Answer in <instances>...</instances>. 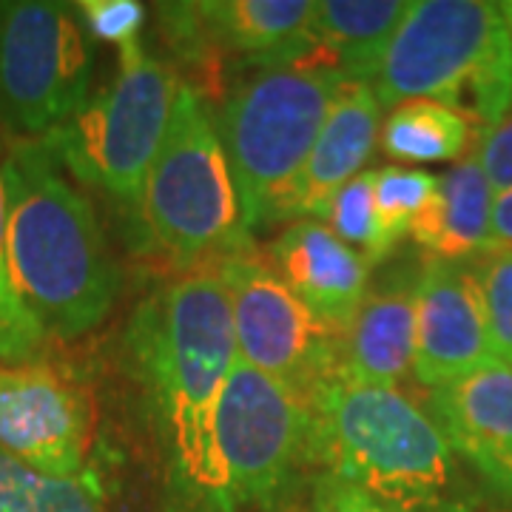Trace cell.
<instances>
[{
    "label": "cell",
    "mask_w": 512,
    "mask_h": 512,
    "mask_svg": "<svg viewBox=\"0 0 512 512\" xmlns=\"http://www.w3.org/2000/svg\"><path fill=\"white\" fill-rule=\"evenodd\" d=\"M74 12L89 37L114 43L117 52L143 40L146 6L134 0H80Z\"/></svg>",
    "instance_id": "cell-26"
},
{
    "label": "cell",
    "mask_w": 512,
    "mask_h": 512,
    "mask_svg": "<svg viewBox=\"0 0 512 512\" xmlns=\"http://www.w3.org/2000/svg\"><path fill=\"white\" fill-rule=\"evenodd\" d=\"M0 171L12 282L46 339L74 342L106 322L123 288L103 225L40 140H15Z\"/></svg>",
    "instance_id": "cell-2"
},
{
    "label": "cell",
    "mask_w": 512,
    "mask_h": 512,
    "mask_svg": "<svg viewBox=\"0 0 512 512\" xmlns=\"http://www.w3.org/2000/svg\"><path fill=\"white\" fill-rule=\"evenodd\" d=\"M487 330L498 362L512 367V245L473 259Z\"/></svg>",
    "instance_id": "cell-25"
},
{
    "label": "cell",
    "mask_w": 512,
    "mask_h": 512,
    "mask_svg": "<svg viewBox=\"0 0 512 512\" xmlns=\"http://www.w3.org/2000/svg\"><path fill=\"white\" fill-rule=\"evenodd\" d=\"M128 353L157 410L171 493L185 512H237L222 467L217 413L237 362L231 302L214 268L180 274L140 305Z\"/></svg>",
    "instance_id": "cell-1"
},
{
    "label": "cell",
    "mask_w": 512,
    "mask_h": 512,
    "mask_svg": "<svg viewBox=\"0 0 512 512\" xmlns=\"http://www.w3.org/2000/svg\"><path fill=\"white\" fill-rule=\"evenodd\" d=\"M501 6V15H504V20H507V29H510L512 35V0H507V3H498Z\"/></svg>",
    "instance_id": "cell-30"
},
{
    "label": "cell",
    "mask_w": 512,
    "mask_h": 512,
    "mask_svg": "<svg viewBox=\"0 0 512 512\" xmlns=\"http://www.w3.org/2000/svg\"><path fill=\"white\" fill-rule=\"evenodd\" d=\"M234 322L237 359L282 382L299 399L313 396L342 376V333L282 282L256 251L214 265Z\"/></svg>",
    "instance_id": "cell-10"
},
{
    "label": "cell",
    "mask_w": 512,
    "mask_h": 512,
    "mask_svg": "<svg viewBox=\"0 0 512 512\" xmlns=\"http://www.w3.org/2000/svg\"><path fill=\"white\" fill-rule=\"evenodd\" d=\"M217 441L237 507L302 512L316 476L305 399L237 359L222 390Z\"/></svg>",
    "instance_id": "cell-8"
},
{
    "label": "cell",
    "mask_w": 512,
    "mask_h": 512,
    "mask_svg": "<svg viewBox=\"0 0 512 512\" xmlns=\"http://www.w3.org/2000/svg\"><path fill=\"white\" fill-rule=\"evenodd\" d=\"M382 134V106L373 86L345 83L308 160L279 202L276 222L325 220L330 200L365 171Z\"/></svg>",
    "instance_id": "cell-16"
},
{
    "label": "cell",
    "mask_w": 512,
    "mask_h": 512,
    "mask_svg": "<svg viewBox=\"0 0 512 512\" xmlns=\"http://www.w3.org/2000/svg\"><path fill=\"white\" fill-rule=\"evenodd\" d=\"M117 55V77L40 143L74 183L106 194L126 220L137 222L183 83L168 60L148 55L143 40Z\"/></svg>",
    "instance_id": "cell-7"
},
{
    "label": "cell",
    "mask_w": 512,
    "mask_h": 512,
    "mask_svg": "<svg viewBox=\"0 0 512 512\" xmlns=\"http://www.w3.org/2000/svg\"><path fill=\"white\" fill-rule=\"evenodd\" d=\"M0 512H103L89 478L37 473L0 450Z\"/></svg>",
    "instance_id": "cell-21"
},
{
    "label": "cell",
    "mask_w": 512,
    "mask_h": 512,
    "mask_svg": "<svg viewBox=\"0 0 512 512\" xmlns=\"http://www.w3.org/2000/svg\"><path fill=\"white\" fill-rule=\"evenodd\" d=\"M308 407L316 473L342 478L402 512L447 507L453 450L413 399L336 379Z\"/></svg>",
    "instance_id": "cell-3"
},
{
    "label": "cell",
    "mask_w": 512,
    "mask_h": 512,
    "mask_svg": "<svg viewBox=\"0 0 512 512\" xmlns=\"http://www.w3.org/2000/svg\"><path fill=\"white\" fill-rule=\"evenodd\" d=\"M313 12V0H202L163 3L160 23L165 40L180 57H242L259 69L316 52Z\"/></svg>",
    "instance_id": "cell-12"
},
{
    "label": "cell",
    "mask_w": 512,
    "mask_h": 512,
    "mask_svg": "<svg viewBox=\"0 0 512 512\" xmlns=\"http://www.w3.org/2000/svg\"><path fill=\"white\" fill-rule=\"evenodd\" d=\"M436 191L439 177L424 168L387 165L376 171V217L387 254H396L402 239L410 237L413 225L436 200Z\"/></svg>",
    "instance_id": "cell-22"
},
{
    "label": "cell",
    "mask_w": 512,
    "mask_h": 512,
    "mask_svg": "<svg viewBox=\"0 0 512 512\" xmlns=\"http://www.w3.org/2000/svg\"><path fill=\"white\" fill-rule=\"evenodd\" d=\"M345 83V74L316 52L259 66L211 111L251 234L276 225L279 202L302 171Z\"/></svg>",
    "instance_id": "cell-5"
},
{
    "label": "cell",
    "mask_w": 512,
    "mask_h": 512,
    "mask_svg": "<svg viewBox=\"0 0 512 512\" xmlns=\"http://www.w3.org/2000/svg\"><path fill=\"white\" fill-rule=\"evenodd\" d=\"M476 123L461 111L441 106L433 100H407L387 114L384 120L382 148L407 163H441L464 160L473 143Z\"/></svg>",
    "instance_id": "cell-20"
},
{
    "label": "cell",
    "mask_w": 512,
    "mask_h": 512,
    "mask_svg": "<svg viewBox=\"0 0 512 512\" xmlns=\"http://www.w3.org/2000/svg\"><path fill=\"white\" fill-rule=\"evenodd\" d=\"M407 9L410 0H319L311 23L313 46L348 83L373 86Z\"/></svg>",
    "instance_id": "cell-19"
},
{
    "label": "cell",
    "mask_w": 512,
    "mask_h": 512,
    "mask_svg": "<svg viewBox=\"0 0 512 512\" xmlns=\"http://www.w3.org/2000/svg\"><path fill=\"white\" fill-rule=\"evenodd\" d=\"M427 416L450 450L512 504V367L490 362L430 390Z\"/></svg>",
    "instance_id": "cell-14"
},
{
    "label": "cell",
    "mask_w": 512,
    "mask_h": 512,
    "mask_svg": "<svg viewBox=\"0 0 512 512\" xmlns=\"http://www.w3.org/2000/svg\"><path fill=\"white\" fill-rule=\"evenodd\" d=\"M308 507L311 512H402L342 478L328 476V473L313 476Z\"/></svg>",
    "instance_id": "cell-27"
},
{
    "label": "cell",
    "mask_w": 512,
    "mask_h": 512,
    "mask_svg": "<svg viewBox=\"0 0 512 512\" xmlns=\"http://www.w3.org/2000/svg\"><path fill=\"white\" fill-rule=\"evenodd\" d=\"M94 46L74 6L0 0V126L43 140L89 100Z\"/></svg>",
    "instance_id": "cell-9"
},
{
    "label": "cell",
    "mask_w": 512,
    "mask_h": 512,
    "mask_svg": "<svg viewBox=\"0 0 512 512\" xmlns=\"http://www.w3.org/2000/svg\"><path fill=\"white\" fill-rule=\"evenodd\" d=\"M92 402L83 384L49 362L0 365V450L37 473L86 476Z\"/></svg>",
    "instance_id": "cell-11"
},
{
    "label": "cell",
    "mask_w": 512,
    "mask_h": 512,
    "mask_svg": "<svg viewBox=\"0 0 512 512\" xmlns=\"http://www.w3.org/2000/svg\"><path fill=\"white\" fill-rule=\"evenodd\" d=\"M322 222L365 259L370 271L393 259L384 251L382 228L376 217V171H362L359 177H353L330 200L328 214Z\"/></svg>",
    "instance_id": "cell-23"
},
{
    "label": "cell",
    "mask_w": 512,
    "mask_h": 512,
    "mask_svg": "<svg viewBox=\"0 0 512 512\" xmlns=\"http://www.w3.org/2000/svg\"><path fill=\"white\" fill-rule=\"evenodd\" d=\"M3 160V157H0ZM46 333L35 316L23 305L18 288L9 274V248H6V188L0 171V365H29L40 362L46 353Z\"/></svg>",
    "instance_id": "cell-24"
},
{
    "label": "cell",
    "mask_w": 512,
    "mask_h": 512,
    "mask_svg": "<svg viewBox=\"0 0 512 512\" xmlns=\"http://www.w3.org/2000/svg\"><path fill=\"white\" fill-rule=\"evenodd\" d=\"M379 106L433 100L481 131L512 111V35L490 0H410L373 83Z\"/></svg>",
    "instance_id": "cell-4"
},
{
    "label": "cell",
    "mask_w": 512,
    "mask_h": 512,
    "mask_svg": "<svg viewBox=\"0 0 512 512\" xmlns=\"http://www.w3.org/2000/svg\"><path fill=\"white\" fill-rule=\"evenodd\" d=\"M268 262L322 322L339 333L350 328L370 285V265L325 222H291L274 239Z\"/></svg>",
    "instance_id": "cell-17"
},
{
    "label": "cell",
    "mask_w": 512,
    "mask_h": 512,
    "mask_svg": "<svg viewBox=\"0 0 512 512\" xmlns=\"http://www.w3.org/2000/svg\"><path fill=\"white\" fill-rule=\"evenodd\" d=\"M439 512H470L467 507H458V504H447V507H441Z\"/></svg>",
    "instance_id": "cell-31"
},
{
    "label": "cell",
    "mask_w": 512,
    "mask_h": 512,
    "mask_svg": "<svg viewBox=\"0 0 512 512\" xmlns=\"http://www.w3.org/2000/svg\"><path fill=\"white\" fill-rule=\"evenodd\" d=\"M476 154L495 194L512 191V111L498 126L478 134Z\"/></svg>",
    "instance_id": "cell-28"
},
{
    "label": "cell",
    "mask_w": 512,
    "mask_h": 512,
    "mask_svg": "<svg viewBox=\"0 0 512 512\" xmlns=\"http://www.w3.org/2000/svg\"><path fill=\"white\" fill-rule=\"evenodd\" d=\"M421 262L387 259L370 279L359 311L342 333L339 379L396 390L413 373Z\"/></svg>",
    "instance_id": "cell-15"
},
{
    "label": "cell",
    "mask_w": 512,
    "mask_h": 512,
    "mask_svg": "<svg viewBox=\"0 0 512 512\" xmlns=\"http://www.w3.org/2000/svg\"><path fill=\"white\" fill-rule=\"evenodd\" d=\"M493 200V185L478 163L476 151H470L441 174L436 200L413 225L410 237L424 256L473 262L495 248Z\"/></svg>",
    "instance_id": "cell-18"
},
{
    "label": "cell",
    "mask_w": 512,
    "mask_h": 512,
    "mask_svg": "<svg viewBox=\"0 0 512 512\" xmlns=\"http://www.w3.org/2000/svg\"><path fill=\"white\" fill-rule=\"evenodd\" d=\"M134 239L183 274L254 251L237 185L202 94L183 83L160 154L151 165Z\"/></svg>",
    "instance_id": "cell-6"
},
{
    "label": "cell",
    "mask_w": 512,
    "mask_h": 512,
    "mask_svg": "<svg viewBox=\"0 0 512 512\" xmlns=\"http://www.w3.org/2000/svg\"><path fill=\"white\" fill-rule=\"evenodd\" d=\"M498 362L473 262L424 256L416 302L413 379L436 390Z\"/></svg>",
    "instance_id": "cell-13"
},
{
    "label": "cell",
    "mask_w": 512,
    "mask_h": 512,
    "mask_svg": "<svg viewBox=\"0 0 512 512\" xmlns=\"http://www.w3.org/2000/svg\"><path fill=\"white\" fill-rule=\"evenodd\" d=\"M493 242H495V248L512 245V191L495 194V200H493Z\"/></svg>",
    "instance_id": "cell-29"
}]
</instances>
